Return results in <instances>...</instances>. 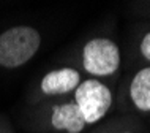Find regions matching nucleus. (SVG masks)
Segmentation results:
<instances>
[{
    "instance_id": "1",
    "label": "nucleus",
    "mask_w": 150,
    "mask_h": 133,
    "mask_svg": "<svg viewBox=\"0 0 150 133\" xmlns=\"http://www.w3.org/2000/svg\"><path fill=\"white\" fill-rule=\"evenodd\" d=\"M38 30L33 27L18 26L0 35V65L5 68H18L33 57L40 49Z\"/></svg>"
},
{
    "instance_id": "2",
    "label": "nucleus",
    "mask_w": 150,
    "mask_h": 133,
    "mask_svg": "<svg viewBox=\"0 0 150 133\" xmlns=\"http://www.w3.org/2000/svg\"><path fill=\"white\" fill-rule=\"evenodd\" d=\"M74 103L82 112L86 124H95L109 111L112 95L108 86L98 79H87L76 87Z\"/></svg>"
},
{
    "instance_id": "3",
    "label": "nucleus",
    "mask_w": 150,
    "mask_h": 133,
    "mask_svg": "<svg viewBox=\"0 0 150 133\" xmlns=\"http://www.w3.org/2000/svg\"><path fill=\"white\" fill-rule=\"evenodd\" d=\"M82 65L87 73L109 76L120 65L119 46L108 38H93L86 43L82 51Z\"/></svg>"
},
{
    "instance_id": "4",
    "label": "nucleus",
    "mask_w": 150,
    "mask_h": 133,
    "mask_svg": "<svg viewBox=\"0 0 150 133\" xmlns=\"http://www.w3.org/2000/svg\"><path fill=\"white\" fill-rule=\"evenodd\" d=\"M81 84V76L74 68H59L49 71L41 81V90L46 95H63L76 90Z\"/></svg>"
},
{
    "instance_id": "5",
    "label": "nucleus",
    "mask_w": 150,
    "mask_h": 133,
    "mask_svg": "<svg viewBox=\"0 0 150 133\" xmlns=\"http://www.w3.org/2000/svg\"><path fill=\"white\" fill-rule=\"evenodd\" d=\"M51 124L55 130H65L68 133L82 132L86 120L76 103H63L52 108Z\"/></svg>"
},
{
    "instance_id": "6",
    "label": "nucleus",
    "mask_w": 150,
    "mask_h": 133,
    "mask_svg": "<svg viewBox=\"0 0 150 133\" xmlns=\"http://www.w3.org/2000/svg\"><path fill=\"white\" fill-rule=\"evenodd\" d=\"M129 95L134 106L141 111H150V67L134 75L129 86Z\"/></svg>"
},
{
    "instance_id": "7",
    "label": "nucleus",
    "mask_w": 150,
    "mask_h": 133,
    "mask_svg": "<svg viewBox=\"0 0 150 133\" xmlns=\"http://www.w3.org/2000/svg\"><path fill=\"white\" fill-rule=\"evenodd\" d=\"M141 52H142L144 59H147L150 62V32L142 38V41H141Z\"/></svg>"
}]
</instances>
